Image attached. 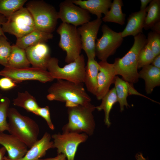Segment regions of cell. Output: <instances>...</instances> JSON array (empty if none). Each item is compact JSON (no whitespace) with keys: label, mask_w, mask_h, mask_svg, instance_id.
Instances as JSON below:
<instances>
[{"label":"cell","mask_w":160,"mask_h":160,"mask_svg":"<svg viewBox=\"0 0 160 160\" xmlns=\"http://www.w3.org/2000/svg\"><path fill=\"white\" fill-rule=\"evenodd\" d=\"M88 137L85 133L75 132H63L51 135L54 148H57V154H64L67 160H74L79 145L85 142Z\"/></svg>","instance_id":"10"},{"label":"cell","mask_w":160,"mask_h":160,"mask_svg":"<svg viewBox=\"0 0 160 160\" xmlns=\"http://www.w3.org/2000/svg\"><path fill=\"white\" fill-rule=\"evenodd\" d=\"M6 36H0V64L5 67L8 65L12 50V45Z\"/></svg>","instance_id":"32"},{"label":"cell","mask_w":160,"mask_h":160,"mask_svg":"<svg viewBox=\"0 0 160 160\" xmlns=\"http://www.w3.org/2000/svg\"><path fill=\"white\" fill-rule=\"evenodd\" d=\"M27 0H0V14L8 18L23 7Z\"/></svg>","instance_id":"29"},{"label":"cell","mask_w":160,"mask_h":160,"mask_svg":"<svg viewBox=\"0 0 160 160\" xmlns=\"http://www.w3.org/2000/svg\"><path fill=\"white\" fill-rule=\"evenodd\" d=\"M0 75L9 78L16 83L31 80L45 83L54 79L47 70L33 67L16 68L5 67L0 71Z\"/></svg>","instance_id":"11"},{"label":"cell","mask_w":160,"mask_h":160,"mask_svg":"<svg viewBox=\"0 0 160 160\" xmlns=\"http://www.w3.org/2000/svg\"><path fill=\"white\" fill-rule=\"evenodd\" d=\"M72 1L100 19L101 18L102 14L105 15L108 11L112 2L111 0H73Z\"/></svg>","instance_id":"19"},{"label":"cell","mask_w":160,"mask_h":160,"mask_svg":"<svg viewBox=\"0 0 160 160\" xmlns=\"http://www.w3.org/2000/svg\"><path fill=\"white\" fill-rule=\"evenodd\" d=\"M102 35L95 43V54L100 61H107L121 45L123 38L121 32L115 31L106 24L101 27Z\"/></svg>","instance_id":"9"},{"label":"cell","mask_w":160,"mask_h":160,"mask_svg":"<svg viewBox=\"0 0 160 160\" xmlns=\"http://www.w3.org/2000/svg\"><path fill=\"white\" fill-rule=\"evenodd\" d=\"M151 64L154 66L160 69V54L155 57Z\"/></svg>","instance_id":"38"},{"label":"cell","mask_w":160,"mask_h":160,"mask_svg":"<svg viewBox=\"0 0 160 160\" xmlns=\"http://www.w3.org/2000/svg\"><path fill=\"white\" fill-rule=\"evenodd\" d=\"M146 9L132 13L127 19V25L121 32L122 37L132 36L134 37L142 33L146 15Z\"/></svg>","instance_id":"18"},{"label":"cell","mask_w":160,"mask_h":160,"mask_svg":"<svg viewBox=\"0 0 160 160\" xmlns=\"http://www.w3.org/2000/svg\"><path fill=\"white\" fill-rule=\"evenodd\" d=\"M59 60L55 57H51L47 70L53 79H62L77 83H84L85 63L84 56L81 55L74 61L61 67Z\"/></svg>","instance_id":"6"},{"label":"cell","mask_w":160,"mask_h":160,"mask_svg":"<svg viewBox=\"0 0 160 160\" xmlns=\"http://www.w3.org/2000/svg\"><path fill=\"white\" fill-rule=\"evenodd\" d=\"M53 37L52 33L36 29L25 36L17 39L15 44L25 50L27 48L41 43H46Z\"/></svg>","instance_id":"20"},{"label":"cell","mask_w":160,"mask_h":160,"mask_svg":"<svg viewBox=\"0 0 160 160\" xmlns=\"http://www.w3.org/2000/svg\"><path fill=\"white\" fill-rule=\"evenodd\" d=\"M7 20V19L6 17L0 14V36H3L6 37L2 31V25L3 23L6 21Z\"/></svg>","instance_id":"37"},{"label":"cell","mask_w":160,"mask_h":160,"mask_svg":"<svg viewBox=\"0 0 160 160\" xmlns=\"http://www.w3.org/2000/svg\"><path fill=\"white\" fill-rule=\"evenodd\" d=\"M102 102L96 109L99 111L103 110L104 112V121L105 124L109 127L111 125L109 119V114L113 105L118 102L117 96L115 87H113L108 91L101 99Z\"/></svg>","instance_id":"26"},{"label":"cell","mask_w":160,"mask_h":160,"mask_svg":"<svg viewBox=\"0 0 160 160\" xmlns=\"http://www.w3.org/2000/svg\"><path fill=\"white\" fill-rule=\"evenodd\" d=\"M7 118L8 131L20 139L28 148H31L38 140L39 128L37 123L12 107L9 108Z\"/></svg>","instance_id":"3"},{"label":"cell","mask_w":160,"mask_h":160,"mask_svg":"<svg viewBox=\"0 0 160 160\" xmlns=\"http://www.w3.org/2000/svg\"><path fill=\"white\" fill-rule=\"evenodd\" d=\"M16 86V83L9 78L3 77L0 79V89L2 90H8Z\"/></svg>","instance_id":"35"},{"label":"cell","mask_w":160,"mask_h":160,"mask_svg":"<svg viewBox=\"0 0 160 160\" xmlns=\"http://www.w3.org/2000/svg\"><path fill=\"white\" fill-rule=\"evenodd\" d=\"M147 42L156 56L160 54V34L150 32L148 34Z\"/></svg>","instance_id":"33"},{"label":"cell","mask_w":160,"mask_h":160,"mask_svg":"<svg viewBox=\"0 0 160 160\" xmlns=\"http://www.w3.org/2000/svg\"><path fill=\"white\" fill-rule=\"evenodd\" d=\"M129 83L116 76L114 87L121 112L124 111V106L127 108L130 107L127 100V97L129 95Z\"/></svg>","instance_id":"28"},{"label":"cell","mask_w":160,"mask_h":160,"mask_svg":"<svg viewBox=\"0 0 160 160\" xmlns=\"http://www.w3.org/2000/svg\"><path fill=\"white\" fill-rule=\"evenodd\" d=\"M6 151V149L4 146L0 148V160H4V158Z\"/></svg>","instance_id":"41"},{"label":"cell","mask_w":160,"mask_h":160,"mask_svg":"<svg viewBox=\"0 0 160 160\" xmlns=\"http://www.w3.org/2000/svg\"><path fill=\"white\" fill-rule=\"evenodd\" d=\"M138 75L139 78L145 81V90L148 94H151L155 87L160 85V69L151 64L142 68Z\"/></svg>","instance_id":"21"},{"label":"cell","mask_w":160,"mask_h":160,"mask_svg":"<svg viewBox=\"0 0 160 160\" xmlns=\"http://www.w3.org/2000/svg\"><path fill=\"white\" fill-rule=\"evenodd\" d=\"M156 56L147 42L141 49L139 54L138 69L150 65Z\"/></svg>","instance_id":"31"},{"label":"cell","mask_w":160,"mask_h":160,"mask_svg":"<svg viewBox=\"0 0 160 160\" xmlns=\"http://www.w3.org/2000/svg\"><path fill=\"white\" fill-rule=\"evenodd\" d=\"M4 33L21 38L36 29L32 16L26 7H23L7 18L2 25Z\"/></svg>","instance_id":"8"},{"label":"cell","mask_w":160,"mask_h":160,"mask_svg":"<svg viewBox=\"0 0 160 160\" xmlns=\"http://www.w3.org/2000/svg\"><path fill=\"white\" fill-rule=\"evenodd\" d=\"M30 64L25 50L19 47L15 44L12 45L7 66L22 68L29 67Z\"/></svg>","instance_id":"23"},{"label":"cell","mask_w":160,"mask_h":160,"mask_svg":"<svg viewBox=\"0 0 160 160\" xmlns=\"http://www.w3.org/2000/svg\"><path fill=\"white\" fill-rule=\"evenodd\" d=\"M51 136L46 132L42 138L38 140L20 160H39L45 155L48 150L54 148L53 142L51 141Z\"/></svg>","instance_id":"17"},{"label":"cell","mask_w":160,"mask_h":160,"mask_svg":"<svg viewBox=\"0 0 160 160\" xmlns=\"http://www.w3.org/2000/svg\"><path fill=\"white\" fill-rule=\"evenodd\" d=\"M35 115L42 117L46 121L49 128L52 130L54 129L55 127L51 119L49 108L48 106L43 107H39Z\"/></svg>","instance_id":"34"},{"label":"cell","mask_w":160,"mask_h":160,"mask_svg":"<svg viewBox=\"0 0 160 160\" xmlns=\"http://www.w3.org/2000/svg\"><path fill=\"white\" fill-rule=\"evenodd\" d=\"M96 107L90 103L68 107V121L62 128L63 132L85 133L92 135L95 127L93 112Z\"/></svg>","instance_id":"4"},{"label":"cell","mask_w":160,"mask_h":160,"mask_svg":"<svg viewBox=\"0 0 160 160\" xmlns=\"http://www.w3.org/2000/svg\"><path fill=\"white\" fill-rule=\"evenodd\" d=\"M58 16L62 23L76 27L90 21L91 18L87 11L75 4L71 0H66L60 3Z\"/></svg>","instance_id":"12"},{"label":"cell","mask_w":160,"mask_h":160,"mask_svg":"<svg viewBox=\"0 0 160 160\" xmlns=\"http://www.w3.org/2000/svg\"><path fill=\"white\" fill-rule=\"evenodd\" d=\"M13 102L14 105L22 108L35 114L39 107L36 98L27 91L18 92L17 97Z\"/></svg>","instance_id":"25"},{"label":"cell","mask_w":160,"mask_h":160,"mask_svg":"<svg viewBox=\"0 0 160 160\" xmlns=\"http://www.w3.org/2000/svg\"><path fill=\"white\" fill-rule=\"evenodd\" d=\"M151 1V0H140L141 5L140 10H143L145 9L148 4L150 3Z\"/></svg>","instance_id":"39"},{"label":"cell","mask_w":160,"mask_h":160,"mask_svg":"<svg viewBox=\"0 0 160 160\" xmlns=\"http://www.w3.org/2000/svg\"><path fill=\"white\" fill-rule=\"evenodd\" d=\"M146 9L147 13L145 18L143 28L148 30L160 22V0H151Z\"/></svg>","instance_id":"27"},{"label":"cell","mask_w":160,"mask_h":160,"mask_svg":"<svg viewBox=\"0 0 160 160\" xmlns=\"http://www.w3.org/2000/svg\"><path fill=\"white\" fill-rule=\"evenodd\" d=\"M57 32L60 36L59 46L66 53L65 62L68 64L74 61L81 55L82 49L77 28L62 23L57 28Z\"/></svg>","instance_id":"7"},{"label":"cell","mask_w":160,"mask_h":160,"mask_svg":"<svg viewBox=\"0 0 160 160\" xmlns=\"http://www.w3.org/2000/svg\"><path fill=\"white\" fill-rule=\"evenodd\" d=\"M135 157L137 160H146V159L144 157L141 153L137 154L136 155Z\"/></svg>","instance_id":"42"},{"label":"cell","mask_w":160,"mask_h":160,"mask_svg":"<svg viewBox=\"0 0 160 160\" xmlns=\"http://www.w3.org/2000/svg\"><path fill=\"white\" fill-rule=\"evenodd\" d=\"M151 29L152 31L160 34V22L154 25Z\"/></svg>","instance_id":"40"},{"label":"cell","mask_w":160,"mask_h":160,"mask_svg":"<svg viewBox=\"0 0 160 160\" xmlns=\"http://www.w3.org/2000/svg\"><path fill=\"white\" fill-rule=\"evenodd\" d=\"M101 18H97L83 24L78 31L80 36L82 49L88 59L95 58V40L102 23Z\"/></svg>","instance_id":"13"},{"label":"cell","mask_w":160,"mask_h":160,"mask_svg":"<svg viewBox=\"0 0 160 160\" xmlns=\"http://www.w3.org/2000/svg\"><path fill=\"white\" fill-rule=\"evenodd\" d=\"M132 47L123 57L116 58L113 63L116 75H119L125 81L133 84L139 80L137 70L139 52L147 43L145 36L140 33L134 37Z\"/></svg>","instance_id":"2"},{"label":"cell","mask_w":160,"mask_h":160,"mask_svg":"<svg viewBox=\"0 0 160 160\" xmlns=\"http://www.w3.org/2000/svg\"><path fill=\"white\" fill-rule=\"evenodd\" d=\"M0 144L6 148L8 153L4 160H20L28 150L26 144L17 137L3 132H0Z\"/></svg>","instance_id":"15"},{"label":"cell","mask_w":160,"mask_h":160,"mask_svg":"<svg viewBox=\"0 0 160 160\" xmlns=\"http://www.w3.org/2000/svg\"><path fill=\"white\" fill-rule=\"evenodd\" d=\"M26 8L31 14L36 29L52 33L58 19V12L52 5L41 0L28 1Z\"/></svg>","instance_id":"5"},{"label":"cell","mask_w":160,"mask_h":160,"mask_svg":"<svg viewBox=\"0 0 160 160\" xmlns=\"http://www.w3.org/2000/svg\"><path fill=\"white\" fill-rule=\"evenodd\" d=\"M99 65L95 58L88 59L85 71L84 83L87 90L96 95L98 88L97 77Z\"/></svg>","instance_id":"22"},{"label":"cell","mask_w":160,"mask_h":160,"mask_svg":"<svg viewBox=\"0 0 160 160\" xmlns=\"http://www.w3.org/2000/svg\"><path fill=\"white\" fill-rule=\"evenodd\" d=\"M39 160H67L65 156L63 154H57V156L53 158H49L45 159H39Z\"/></svg>","instance_id":"36"},{"label":"cell","mask_w":160,"mask_h":160,"mask_svg":"<svg viewBox=\"0 0 160 160\" xmlns=\"http://www.w3.org/2000/svg\"><path fill=\"white\" fill-rule=\"evenodd\" d=\"M27 58L32 67L47 70L51 58L50 49L46 43H41L25 49Z\"/></svg>","instance_id":"16"},{"label":"cell","mask_w":160,"mask_h":160,"mask_svg":"<svg viewBox=\"0 0 160 160\" xmlns=\"http://www.w3.org/2000/svg\"><path fill=\"white\" fill-rule=\"evenodd\" d=\"M83 84L57 79L48 89L47 98L50 101L65 102L67 107L87 104L91 103V99Z\"/></svg>","instance_id":"1"},{"label":"cell","mask_w":160,"mask_h":160,"mask_svg":"<svg viewBox=\"0 0 160 160\" xmlns=\"http://www.w3.org/2000/svg\"><path fill=\"white\" fill-rule=\"evenodd\" d=\"M123 6L121 0H114L112 2L110 9L102 18L105 22H113L121 25L125 24L126 15L123 13L122 7Z\"/></svg>","instance_id":"24"},{"label":"cell","mask_w":160,"mask_h":160,"mask_svg":"<svg viewBox=\"0 0 160 160\" xmlns=\"http://www.w3.org/2000/svg\"><path fill=\"white\" fill-rule=\"evenodd\" d=\"M98 63V88L95 96L98 100H100L109 90L111 85L114 84L116 75L113 63L107 61H100Z\"/></svg>","instance_id":"14"},{"label":"cell","mask_w":160,"mask_h":160,"mask_svg":"<svg viewBox=\"0 0 160 160\" xmlns=\"http://www.w3.org/2000/svg\"><path fill=\"white\" fill-rule=\"evenodd\" d=\"M10 101L7 97L0 94V132L8 130L7 121Z\"/></svg>","instance_id":"30"}]
</instances>
